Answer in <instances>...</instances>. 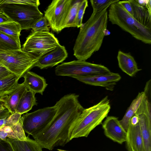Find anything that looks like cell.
I'll return each mask as SVG.
<instances>
[{
  "mask_svg": "<svg viewBox=\"0 0 151 151\" xmlns=\"http://www.w3.org/2000/svg\"><path fill=\"white\" fill-rule=\"evenodd\" d=\"M119 0H91L90 1L93 12H99Z\"/></svg>",
  "mask_w": 151,
  "mask_h": 151,
  "instance_id": "obj_28",
  "label": "cell"
},
{
  "mask_svg": "<svg viewBox=\"0 0 151 151\" xmlns=\"http://www.w3.org/2000/svg\"><path fill=\"white\" fill-rule=\"evenodd\" d=\"M133 10V17L142 25L151 29V12L139 5L135 0H129Z\"/></svg>",
  "mask_w": 151,
  "mask_h": 151,
  "instance_id": "obj_21",
  "label": "cell"
},
{
  "mask_svg": "<svg viewBox=\"0 0 151 151\" xmlns=\"http://www.w3.org/2000/svg\"><path fill=\"white\" fill-rule=\"evenodd\" d=\"M38 0H0V12L19 24L22 30L29 29L43 16Z\"/></svg>",
  "mask_w": 151,
  "mask_h": 151,
  "instance_id": "obj_3",
  "label": "cell"
},
{
  "mask_svg": "<svg viewBox=\"0 0 151 151\" xmlns=\"http://www.w3.org/2000/svg\"><path fill=\"white\" fill-rule=\"evenodd\" d=\"M20 25L11 21L0 24V31L11 37L20 43L19 37L22 30Z\"/></svg>",
  "mask_w": 151,
  "mask_h": 151,
  "instance_id": "obj_25",
  "label": "cell"
},
{
  "mask_svg": "<svg viewBox=\"0 0 151 151\" xmlns=\"http://www.w3.org/2000/svg\"><path fill=\"white\" fill-rule=\"evenodd\" d=\"M12 146L14 151H42L41 145L35 139L27 137L25 140L7 138L6 139Z\"/></svg>",
  "mask_w": 151,
  "mask_h": 151,
  "instance_id": "obj_20",
  "label": "cell"
},
{
  "mask_svg": "<svg viewBox=\"0 0 151 151\" xmlns=\"http://www.w3.org/2000/svg\"><path fill=\"white\" fill-rule=\"evenodd\" d=\"M7 138L19 140L27 139L22 127L21 119L14 125H5L0 128V139L6 140Z\"/></svg>",
  "mask_w": 151,
  "mask_h": 151,
  "instance_id": "obj_19",
  "label": "cell"
},
{
  "mask_svg": "<svg viewBox=\"0 0 151 151\" xmlns=\"http://www.w3.org/2000/svg\"><path fill=\"white\" fill-rule=\"evenodd\" d=\"M35 93L32 91L27 90L22 96L17 107L16 112L21 115L27 113L34 106L37 104L35 97Z\"/></svg>",
  "mask_w": 151,
  "mask_h": 151,
  "instance_id": "obj_22",
  "label": "cell"
},
{
  "mask_svg": "<svg viewBox=\"0 0 151 151\" xmlns=\"http://www.w3.org/2000/svg\"><path fill=\"white\" fill-rule=\"evenodd\" d=\"M151 106L146 96L141 101L134 114L138 119L143 141L144 151H151Z\"/></svg>",
  "mask_w": 151,
  "mask_h": 151,
  "instance_id": "obj_11",
  "label": "cell"
},
{
  "mask_svg": "<svg viewBox=\"0 0 151 151\" xmlns=\"http://www.w3.org/2000/svg\"><path fill=\"white\" fill-rule=\"evenodd\" d=\"M60 45L58 39L49 32H32L27 38L21 49L40 58Z\"/></svg>",
  "mask_w": 151,
  "mask_h": 151,
  "instance_id": "obj_7",
  "label": "cell"
},
{
  "mask_svg": "<svg viewBox=\"0 0 151 151\" xmlns=\"http://www.w3.org/2000/svg\"><path fill=\"white\" fill-rule=\"evenodd\" d=\"M110 6L99 12H93L80 27L73 48V55L78 60H86L100 48L107 29Z\"/></svg>",
  "mask_w": 151,
  "mask_h": 151,
  "instance_id": "obj_2",
  "label": "cell"
},
{
  "mask_svg": "<svg viewBox=\"0 0 151 151\" xmlns=\"http://www.w3.org/2000/svg\"><path fill=\"white\" fill-rule=\"evenodd\" d=\"M110 109L109 100L107 96L97 104L84 109L72 128L70 140L75 138L87 137L92 130L102 124Z\"/></svg>",
  "mask_w": 151,
  "mask_h": 151,
  "instance_id": "obj_4",
  "label": "cell"
},
{
  "mask_svg": "<svg viewBox=\"0 0 151 151\" xmlns=\"http://www.w3.org/2000/svg\"><path fill=\"white\" fill-rule=\"evenodd\" d=\"M72 0H53L45 12L49 26L54 32L58 33L63 29V25Z\"/></svg>",
  "mask_w": 151,
  "mask_h": 151,
  "instance_id": "obj_10",
  "label": "cell"
},
{
  "mask_svg": "<svg viewBox=\"0 0 151 151\" xmlns=\"http://www.w3.org/2000/svg\"><path fill=\"white\" fill-rule=\"evenodd\" d=\"M117 58L119 68L131 77L134 76L142 70L138 68L134 57L129 53L119 50L118 52Z\"/></svg>",
  "mask_w": 151,
  "mask_h": 151,
  "instance_id": "obj_18",
  "label": "cell"
},
{
  "mask_svg": "<svg viewBox=\"0 0 151 151\" xmlns=\"http://www.w3.org/2000/svg\"><path fill=\"white\" fill-rule=\"evenodd\" d=\"M118 2L129 13L133 16L132 8L129 0L119 1Z\"/></svg>",
  "mask_w": 151,
  "mask_h": 151,
  "instance_id": "obj_32",
  "label": "cell"
},
{
  "mask_svg": "<svg viewBox=\"0 0 151 151\" xmlns=\"http://www.w3.org/2000/svg\"><path fill=\"white\" fill-rule=\"evenodd\" d=\"M11 21L4 14L0 12V24Z\"/></svg>",
  "mask_w": 151,
  "mask_h": 151,
  "instance_id": "obj_36",
  "label": "cell"
},
{
  "mask_svg": "<svg viewBox=\"0 0 151 151\" xmlns=\"http://www.w3.org/2000/svg\"><path fill=\"white\" fill-rule=\"evenodd\" d=\"M68 55L65 47L60 45L54 50L40 58L35 67H37L42 69L52 67L63 61Z\"/></svg>",
  "mask_w": 151,
  "mask_h": 151,
  "instance_id": "obj_14",
  "label": "cell"
},
{
  "mask_svg": "<svg viewBox=\"0 0 151 151\" xmlns=\"http://www.w3.org/2000/svg\"><path fill=\"white\" fill-rule=\"evenodd\" d=\"M104 65L94 64L86 60H77L63 63L55 68V73L57 76L75 77L110 72Z\"/></svg>",
  "mask_w": 151,
  "mask_h": 151,
  "instance_id": "obj_8",
  "label": "cell"
},
{
  "mask_svg": "<svg viewBox=\"0 0 151 151\" xmlns=\"http://www.w3.org/2000/svg\"><path fill=\"white\" fill-rule=\"evenodd\" d=\"M39 58L21 49L0 52V65L20 78L35 67Z\"/></svg>",
  "mask_w": 151,
  "mask_h": 151,
  "instance_id": "obj_6",
  "label": "cell"
},
{
  "mask_svg": "<svg viewBox=\"0 0 151 151\" xmlns=\"http://www.w3.org/2000/svg\"><path fill=\"white\" fill-rule=\"evenodd\" d=\"M88 6V1L87 0H82L78 9L76 19V24L77 28L80 27L83 24V17L86 9Z\"/></svg>",
  "mask_w": 151,
  "mask_h": 151,
  "instance_id": "obj_30",
  "label": "cell"
},
{
  "mask_svg": "<svg viewBox=\"0 0 151 151\" xmlns=\"http://www.w3.org/2000/svg\"><path fill=\"white\" fill-rule=\"evenodd\" d=\"M135 1L140 6L145 7L147 5L148 0H135Z\"/></svg>",
  "mask_w": 151,
  "mask_h": 151,
  "instance_id": "obj_38",
  "label": "cell"
},
{
  "mask_svg": "<svg viewBox=\"0 0 151 151\" xmlns=\"http://www.w3.org/2000/svg\"><path fill=\"white\" fill-rule=\"evenodd\" d=\"M129 122L132 124H136L138 122V119L137 117L134 114L131 118Z\"/></svg>",
  "mask_w": 151,
  "mask_h": 151,
  "instance_id": "obj_37",
  "label": "cell"
},
{
  "mask_svg": "<svg viewBox=\"0 0 151 151\" xmlns=\"http://www.w3.org/2000/svg\"><path fill=\"white\" fill-rule=\"evenodd\" d=\"M57 111L55 105L26 113L21 117L22 126L25 132L32 136L43 130L50 123Z\"/></svg>",
  "mask_w": 151,
  "mask_h": 151,
  "instance_id": "obj_9",
  "label": "cell"
},
{
  "mask_svg": "<svg viewBox=\"0 0 151 151\" xmlns=\"http://www.w3.org/2000/svg\"><path fill=\"white\" fill-rule=\"evenodd\" d=\"M82 0H72L70 9L65 21L63 29L76 27V19L77 12Z\"/></svg>",
  "mask_w": 151,
  "mask_h": 151,
  "instance_id": "obj_26",
  "label": "cell"
},
{
  "mask_svg": "<svg viewBox=\"0 0 151 151\" xmlns=\"http://www.w3.org/2000/svg\"><path fill=\"white\" fill-rule=\"evenodd\" d=\"M74 78L84 83L105 88L108 90L113 91L116 82L121 79L118 73L112 72L75 77Z\"/></svg>",
  "mask_w": 151,
  "mask_h": 151,
  "instance_id": "obj_12",
  "label": "cell"
},
{
  "mask_svg": "<svg viewBox=\"0 0 151 151\" xmlns=\"http://www.w3.org/2000/svg\"><path fill=\"white\" fill-rule=\"evenodd\" d=\"M132 151H134L133 150H132Z\"/></svg>",
  "mask_w": 151,
  "mask_h": 151,
  "instance_id": "obj_41",
  "label": "cell"
},
{
  "mask_svg": "<svg viewBox=\"0 0 151 151\" xmlns=\"http://www.w3.org/2000/svg\"><path fill=\"white\" fill-rule=\"evenodd\" d=\"M48 26V22L45 17L43 16L31 28L32 32H49Z\"/></svg>",
  "mask_w": 151,
  "mask_h": 151,
  "instance_id": "obj_29",
  "label": "cell"
},
{
  "mask_svg": "<svg viewBox=\"0 0 151 151\" xmlns=\"http://www.w3.org/2000/svg\"><path fill=\"white\" fill-rule=\"evenodd\" d=\"M12 74L5 67L0 65V80L6 78Z\"/></svg>",
  "mask_w": 151,
  "mask_h": 151,
  "instance_id": "obj_34",
  "label": "cell"
},
{
  "mask_svg": "<svg viewBox=\"0 0 151 151\" xmlns=\"http://www.w3.org/2000/svg\"><path fill=\"white\" fill-rule=\"evenodd\" d=\"M57 150L58 151H68V150H62V149H58Z\"/></svg>",
  "mask_w": 151,
  "mask_h": 151,
  "instance_id": "obj_40",
  "label": "cell"
},
{
  "mask_svg": "<svg viewBox=\"0 0 151 151\" xmlns=\"http://www.w3.org/2000/svg\"><path fill=\"white\" fill-rule=\"evenodd\" d=\"M0 151H14L9 142L7 140L0 139Z\"/></svg>",
  "mask_w": 151,
  "mask_h": 151,
  "instance_id": "obj_33",
  "label": "cell"
},
{
  "mask_svg": "<svg viewBox=\"0 0 151 151\" xmlns=\"http://www.w3.org/2000/svg\"><path fill=\"white\" fill-rule=\"evenodd\" d=\"M10 114L7 109L0 103V119L7 118Z\"/></svg>",
  "mask_w": 151,
  "mask_h": 151,
  "instance_id": "obj_35",
  "label": "cell"
},
{
  "mask_svg": "<svg viewBox=\"0 0 151 151\" xmlns=\"http://www.w3.org/2000/svg\"><path fill=\"white\" fill-rule=\"evenodd\" d=\"M78 98V95L70 93L56 102L57 111L53 119L43 130L32 136L43 148L52 150L70 141L72 128L84 109Z\"/></svg>",
  "mask_w": 151,
  "mask_h": 151,
  "instance_id": "obj_1",
  "label": "cell"
},
{
  "mask_svg": "<svg viewBox=\"0 0 151 151\" xmlns=\"http://www.w3.org/2000/svg\"><path fill=\"white\" fill-rule=\"evenodd\" d=\"M102 126L105 135L108 138L120 144L126 142L127 132L117 117L112 116L106 117Z\"/></svg>",
  "mask_w": 151,
  "mask_h": 151,
  "instance_id": "obj_13",
  "label": "cell"
},
{
  "mask_svg": "<svg viewBox=\"0 0 151 151\" xmlns=\"http://www.w3.org/2000/svg\"><path fill=\"white\" fill-rule=\"evenodd\" d=\"M21 49L20 43L0 31V52Z\"/></svg>",
  "mask_w": 151,
  "mask_h": 151,
  "instance_id": "obj_27",
  "label": "cell"
},
{
  "mask_svg": "<svg viewBox=\"0 0 151 151\" xmlns=\"http://www.w3.org/2000/svg\"><path fill=\"white\" fill-rule=\"evenodd\" d=\"M28 89L24 82L18 83L16 88L11 92L0 99V103L11 114L16 112L18 103L24 92Z\"/></svg>",
  "mask_w": 151,
  "mask_h": 151,
  "instance_id": "obj_16",
  "label": "cell"
},
{
  "mask_svg": "<svg viewBox=\"0 0 151 151\" xmlns=\"http://www.w3.org/2000/svg\"><path fill=\"white\" fill-rule=\"evenodd\" d=\"M126 142L128 151H144L142 132L139 122L132 125L129 122Z\"/></svg>",
  "mask_w": 151,
  "mask_h": 151,
  "instance_id": "obj_15",
  "label": "cell"
},
{
  "mask_svg": "<svg viewBox=\"0 0 151 151\" xmlns=\"http://www.w3.org/2000/svg\"><path fill=\"white\" fill-rule=\"evenodd\" d=\"M146 96L144 91L139 93L132 101L122 119L119 121L121 124L126 132L131 118L134 114L142 99Z\"/></svg>",
  "mask_w": 151,
  "mask_h": 151,
  "instance_id": "obj_23",
  "label": "cell"
},
{
  "mask_svg": "<svg viewBox=\"0 0 151 151\" xmlns=\"http://www.w3.org/2000/svg\"><path fill=\"white\" fill-rule=\"evenodd\" d=\"M21 117V115L16 112L11 114L6 119L5 125H11L15 124L20 121Z\"/></svg>",
  "mask_w": 151,
  "mask_h": 151,
  "instance_id": "obj_31",
  "label": "cell"
},
{
  "mask_svg": "<svg viewBox=\"0 0 151 151\" xmlns=\"http://www.w3.org/2000/svg\"><path fill=\"white\" fill-rule=\"evenodd\" d=\"M109 8L108 19L112 24L118 26L137 40L151 44V29L137 21L118 2L112 4Z\"/></svg>",
  "mask_w": 151,
  "mask_h": 151,
  "instance_id": "obj_5",
  "label": "cell"
},
{
  "mask_svg": "<svg viewBox=\"0 0 151 151\" xmlns=\"http://www.w3.org/2000/svg\"><path fill=\"white\" fill-rule=\"evenodd\" d=\"M20 78L12 74L0 80V99L8 95L16 88Z\"/></svg>",
  "mask_w": 151,
  "mask_h": 151,
  "instance_id": "obj_24",
  "label": "cell"
},
{
  "mask_svg": "<svg viewBox=\"0 0 151 151\" xmlns=\"http://www.w3.org/2000/svg\"><path fill=\"white\" fill-rule=\"evenodd\" d=\"M7 118L0 119V128L6 124Z\"/></svg>",
  "mask_w": 151,
  "mask_h": 151,
  "instance_id": "obj_39",
  "label": "cell"
},
{
  "mask_svg": "<svg viewBox=\"0 0 151 151\" xmlns=\"http://www.w3.org/2000/svg\"><path fill=\"white\" fill-rule=\"evenodd\" d=\"M24 83L28 90L35 94L42 95L48 84L45 79L35 73L28 71L23 75Z\"/></svg>",
  "mask_w": 151,
  "mask_h": 151,
  "instance_id": "obj_17",
  "label": "cell"
}]
</instances>
